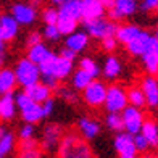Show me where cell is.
I'll list each match as a JSON object with an SVG mask.
<instances>
[{"mask_svg":"<svg viewBox=\"0 0 158 158\" xmlns=\"http://www.w3.org/2000/svg\"><path fill=\"white\" fill-rule=\"evenodd\" d=\"M106 8L102 0H81V21L105 16Z\"/></svg>","mask_w":158,"mask_h":158,"instance_id":"obj_19","label":"cell"},{"mask_svg":"<svg viewBox=\"0 0 158 158\" xmlns=\"http://www.w3.org/2000/svg\"><path fill=\"white\" fill-rule=\"evenodd\" d=\"M156 32H158V21H156Z\"/></svg>","mask_w":158,"mask_h":158,"instance_id":"obj_53","label":"cell"},{"mask_svg":"<svg viewBox=\"0 0 158 158\" xmlns=\"http://www.w3.org/2000/svg\"><path fill=\"white\" fill-rule=\"evenodd\" d=\"M5 66V53H0V69Z\"/></svg>","mask_w":158,"mask_h":158,"instance_id":"obj_50","label":"cell"},{"mask_svg":"<svg viewBox=\"0 0 158 158\" xmlns=\"http://www.w3.org/2000/svg\"><path fill=\"white\" fill-rule=\"evenodd\" d=\"M156 37H158V32H156Z\"/></svg>","mask_w":158,"mask_h":158,"instance_id":"obj_55","label":"cell"},{"mask_svg":"<svg viewBox=\"0 0 158 158\" xmlns=\"http://www.w3.org/2000/svg\"><path fill=\"white\" fill-rule=\"evenodd\" d=\"M15 102H16V108L21 114V119L24 123H31V124H39L42 119H45L44 110H42V103L34 102L32 98L26 92H18L15 95Z\"/></svg>","mask_w":158,"mask_h":158,"instance_id":"obj_3","label":"cell"},{"mask_svg":"<svg viewBox=\"0 0 158 158\" xmlns=\"http://www.w3.org/2000/svg\"><path fill=\"white\" fill-rule=\"evenodd\" d=\"M5 45H6V42L3 40L2 32H0V53H5Z\"/></svg>","mask_w":158,"mask_h":158,"instance_id":"obj_47","label":"cell"},{"mask_svg":"<svg viewBox=\"0 0 158 158\" xmlns=\"http://www.w3.org/2000/svg\"><path fill=\"white\" fill-rule=\"evenodd\" d=\"M113 150L116 153V158H139V150L135 148L132 134L126 131L116 132L113 139Z\"/></svg>","mask_w":158,"mask_h":158,"instance_id":"obj_9","label":"cell"},{"mask_svg":"<svg viewBox=\"0 0 158 158\" xmlns=\"http://www.w3.org/2000/svg\"><path fill=\"white\" fill-rule=\"evenodd\" d=\"M102 3L105 5V8H106V10H108V8H110V6L113 5V0H102Z\"/></svg>","mask_w":158,"mask_h":158,"instance_id":"obj_49","label":"cell"},{"mask_svg":"<svg viewBox=\"0 0 158 158\" xmlns=\"http://www.w3.org/2000/svg\"><path fill=\"white\" fill-rule=\"evenodd\" d=\"M142 31V27L134 24V23H123L116 26V31H114V37L118 39L119 44L126 45L131 39H134L135 35Z\"/></svg>","mask_w":158,"mask_h":158,"instance_id":"obj_25","label":"cell"},{"mask_svg":"<svg viewBox=\"0 0 158 158\" xmlns=\"http://www.w3.org/2000/svg\"><path fill=\"white\" fill-rule=\"evenodd\" d=\"M121 118H123V127L124 131L129 134H137L140 132L142 124L145 121V113L142 111V108H137V106L127 105L126 108L121 111Z\"/></svg>","mask_w":158,"mask_h":158,"instance_id":"obj_10","label":"cell"},{"mask_svg":"<svg viewBox=\"0 0 158 158\" xmlns=\"http://www.w3.org/2000/svg\"><path fill=\"white\" fill-rule=\"evenodd\" d=\"M40 74H53L58 81H64L74 71V61L61 56L60 53L52 52L48 58L39 64Z\"/></svg>","mask_w":158,"mask_h":158,"instance_id":"obj_2","label":"cell"},{"mask_svg":"<svg viewBox=\"0 0 158 158\" xmlns=\"http://www.w3.org/2000/svg\"><path fill=\"white\" fill-rule=\"evenodd\" d=\"M42 110H44L45 118H50V116H52L53 111H55V98H53V97L47 98L45 102L42 103Z\"/></svg>","mask_w":158,"mask_h":158,"instance_id":"obj_44","label":"cell"},{"mask_svg":"<svg viewBox=\"0 0 158 158\" xmlns=\"http://www.w3.org/2000/svg\"><path fill=\"white\" fill-rule=\"evenodd\" d=\"M132 137H134V143H135V148L139 150V153H143V152H147V150L150 148V145H148V142H147V139L143 137V135H142L140 132H137V134H134Z\"/></svg>","mask_w":158,"mask_h":158,"instance_id":"obj_40","label":"cell"},{"mask_svg":"<svg viewBox=\"0 0 158 158\" xmlns=\"http://www.w3.org/2000/svg\"><path fill=\"white\" fill-rule=\"evenodd\" d=\"M18 113L16 102H15V94H3L0 95V121L2 123H10L15 119Z\"/></svg>","mask_w":158,"mask_h":158,"instance_id":"obj_21","label":"cell"},{"mask_svg":"<svg viewBox=\"0 0 158 158\" xmlns=\"http://www.w3.org/2000/svg\"><path fill=\"white\" fill-rule=\"evenodd\" d=\"M64 134V129L60 123H47L42 127L40 132V148L44 150V153H56L61 137Z\"/></svg>","mask_w":158,"mask_h":158,"instance_id":"obj_7","label":"cell"},{"mask_svg":"<svg viewBox=\"0 0 158 158\" xmlns=\"http://www.w3.org/2000/svg\"><path fill=\"white\" fill-rule=\"evenodd\" d=\"M13 71H15V76H16V82L21 87H27L34 82L40 81V69H39V64H35L34 61H31L27 56L24 58H19L15 66H13Z\"/></svg>","mask_w":158,"mask_h":158,"instance_id":"obj_4","label":"cell"},{"mask_svg":"<svg viewBox=\"0 0 158 158\" xmlns=\"http://www.w3.org/2000/svg\"><path fill=\"white\" fill-rule=\"evenodd\" d=\"M19 23L11 16V13L0 15V32L5 42H13L19 34Z\"/></svg>","mask_w":158,"mask_h":158,"instance_id":"obj_18","label":"cell"},{"mask_svg":"<svg viewBox=\"0 0 158 158\" xmlns=\"http://www.w3.org/2000/svg\"><path fill=\"white\" fill-rule=\"evenodd\" d=\"M158 6V0H139V10L143 13H153L156 11Z\"/></svg>","mask_w":158,"mask_h":158,"instance_id":"obj_41","label":"cell"},{"mask_svg":"<svg viewBox=\"0 0 158 158\" xmlns=\"http://www.w3.org/2000/svg\"><path fill=\"white\" fill-rule=\"evenodd\" d=\"M79 68H82L84 71H87V73L94 79H97L100 74H102V68H100L98 63L94 58H90V56H82V58L79 60Z\"/></svg>","mask_w":158,"mask_h":158,"instance_id":"obj_35","label":"cell"},{"mask_svg":"<svg viewBox=\"0 0 158 158\" xmlns=\"http://www.w3.org/2000/svg\"><path fill=\"white\" fill-rule=\"evenodd\" d=\"M42 2H44V0H29V3H32V5L35 6V8H37V6H39Z\"/></svg>","mask_w":158,"mask_h":158,"instance_id":"obj_51","label":"cell"},{"mask_svg":"<svg viewBox=\"0 0 158 158\" xmlns=\"http://www.w3.org/2000/svg\"><path fill=\"white\" fill-rule=\"evenodd\" d=\"M129 105L127 102V90L124 85L113 82L106 87V95L103 102L105 111H113V113H121L126 106Z\"/></svg>","mask_w":158,"mask_h":158,"instance_id":"obj_6","label":"cell"},{"mask_svg":"<svg viewBox=\"0 0 158 158\" xmlns=\"http://www.w3.org/2000/svg\"><path fill=\"white\" fill-rule=\"evenodd\" d=\"M10 13H11V16L15 18L19 26H32L35 21H37L39 18V13H37V8L29 3V2H16V3H13L11 5V8H10Z\"/></svg>","mask_w":158,"mask_h":158,"instance_id":"obj_11","label":"cell"},{"mask_svg":"<svg viewBox=\"0 0 158 158\" xmlns=\"http://www.w3.org/2000/svg\"><path fill=\"white\" fill-rule=\"evenodd\" d=\"M58 13L81 21V0H66L58 6Z\"/></svg>","mask_w":158,"mask_h":158,"instance_id":"obj_31","label":"cell"},{"mask_svg":"<svg viewBox=\"0 0 158 158\" xmlns=\"http://www.w3.org/2000/svg\"><path fill=\"white\" fill-rule=\"evenodd\" d=\"M27 95H29V98H32L34 102H37V103H44L47 98L52 97L53 94V90L48 87V85H45L42 81H37V82H34L31 85H27V87L23 89Z\"/></svg>","mask_w":158,"mask_h":158,"instance_id":"obj_23","label":"cell"},{"mask_svg":"<svg viewBox=\"0 0 158 158\" xmlns=\"http://www.w3.org/2000/svg\"><path fill=\"white\" fill-rule=\"evenodd\" d=\"M60 55L64 56V58H68V60H73V61H76V58H77V53L73 52V50L68 48V47H63V48L60 50Z\"/></svg>","mask_w":158,"mask_h":158,"instance_id":"obj_45","label":"cell"},{"mask_svg":"<svg viewBox=\"0 0 158 158\" xmlns=\"http://www.w3.org/2000/svg\"><path fill=\"white\" fill-rule=\"evenodd\" d=\"M139 10V0H113L108 10V18L113 21H123L134 16Z\"/></svg>","mask_w":158,"mask_h":158,"instance_id":"obj_12","label":"cell"},{"mask_svg":"<svg viewBox=\"0 0 158 158\" xmlns=\"http://www.w3.org/2000/svg\"><path fill=\"white\" fill-rule=\"evenodd\" d=\"M26 47H29V45H34V44H39V42H42V32L39 31H29L26 34Z\"/></svg>","mask_w":158,"mask_h":158,"instance_id":"obj_42","label":"cell"},{"mask_svg":"<svg viewBox=\"0 0 158 158\" xmlns=\"http://www.w3.org/2000/svg\"><path fill=\"white\" fill-rule=\"evenodd\" d=\"M92 79H94V77H92L87 71H84L82 68H77V69H74L73 73H71L69 82H71V87L76 89L77 92H81L85 85L92 81Z\"/></svg>","mask_w":158,"mask_h":158,"instance_id":"obj_29","label":"cell"},{"mask_svg":"<svg viewBox=\"0 0 158 158\" xmlns=\"http://www.w3.org/2000/svg\"><path fill=\"white\" fill-rule=\"evenodd\" d=\"M6 131V127H3V126H0V137H2V134Z\"/></svg>","mask_w":158,"mask_h":158,"instance_id":"obj_52","label":"cell"},{"mask_svg":"<svg viewBox=\"0 0 158 158\" xmlns=\"http://www.w3.org/2000/svg\"><path fill=\"white\" fill-rule=\"evenodd\" d=\"M81 21L76 19V18H71V16H64V15H60L58 13V19H56V27L61 35H68L71 32H74L77 29V26Z\"/></svg>","mask_w":158,"mask_h":158,"instance_id":"obj_30","label":"cell"},{"mask_svg":"<svg viewBox=\"0 0 158 158\" xmlns=\"http://www.w3.org/2000/svg\"><path fill=\"white\" fill-rule=\"evenodd\" d=\"M139 158H158V153H153V152H148L147 150V152H143Z\"/></svg>","mask_w":158,"mask_h":158,"instance_id":"obj_46","label":"cell"},{"mask_svg":"<svg viewBox=\"0 0 158 158\" xmlns=\"http://www.w3.org/2000/svg\"><path fill=\"white\" fill-rule=\"evenodd\" d=\"M106 85L103 81L100 79H92V81L85 85V87L81 90V97L82 102L89 106V108H103V102H105V95H106Z\"/></svg>","mask_w":158,"mask_h":158,"instance_id":"obj_5","label":"cell"},{"mask_svg":"<svg viewBox=\"0 0 158 158\" xmlns=\"http://www.w3.org/2000/svg\"><path fill=\"white\" fill-rule=\"evenodd\" d=\"M42 21H44L45 24H56V19H58V8L53 5L50 6H45L44 10H42Z\"/></svg>","mask_w":158,"mask_h":158,"instance_id":"obj_36","label":"cell"},{"mask_svg":"<svg viewBox=\"0 0 158 158\" xmlns=\"http://www.w3.org/2000/svg\"><path fill=\"white\" fill-rule=\"evenodd\" d=\"M156 11H158V6H156Z\"/></svg>","mask_w":158,"mask_h":158,"instance_id":"obj_54","label":"cell"},{"mask_svg":"<svg viewBox=\"0 0 158 158\" xmlns=\"http://www.w3.org/2000/svg\"><path fill=\"white\" fill-rule=\"evenodd\" d=\"M58 158H95V153L89 145V140H85L77 131H64L61 142L56 148Z\"/></svg>","mask_w":158,"mask_h":158,"instance_id":"obj_1","label":"cell"},{"mask_svg":"<svg viewBox=\"0 0 158 158\" xmlns=\"http://www.w3.org/2000/svg\"><path fill=\"white\" fill-rule=\"evenodd\" d=\"M153 37H155V34L142 29L134 39H131L127 42V44L124 45V48H126V52L131 56H134V58H140V56L145 53V50L150 47Z\"/></svg>","mask_w":158,"mask_h":158,"instance_id":"obj_15","label":"cell"},{"mask_svg":"<svg viewBox=\"0 0 158 158\" xmlns=\"http://www.w3.org/2000/svg\"><path fill=\"white\" fill-rule=\"evenodd\" d=\"M103 123L106 126V129L111 132H119V131H124L123 127V118H121V113H113V111H106L105 118H103Z\"/></svg>","mask_w":158,"mask_h":158,"instance_id":"obj_34","label":"cell"},{"mask_svg":"<svg viewBox=\"0 0 158 158\" xmlns=\"http://www.w3.org/2000/svg\"><path fill=\"white\" fill-rule=\"evenodd\" d=\"M42 155H44V150L40 148V143L35 140V137L19 140L16 158H42Z\"/></svg>","mask_w":158,"mask_h":158,"instance_id":"obj_22","label":"cell"},{"mask_svg":"<svg viewBox=\"0 0 158 158\" xmlns=\"http://www.w3.org/2000/svg\"><path fill=\"white\" fill-rule=\"evenodd\" d=\"M66 0H50V3H52L53 6H60L61 3H64Z\"/></svg>","mask_w":158,"mask_h":158,"instance_id":"obj_48","label":"cell"},{"mask_svg":"<svg viewBox=\"0 0 158 158\" xmlns=\"http://www.w3.org/2000/svg\"><path fill=\"white\" fill-rule=\"evenodd\" d=\"M124 66H123V61H121L116 55H108L103 61V66H102V76L106 79V81H116V79L123 74Z\"/></svg>","mask_w":158,"mask_h":158,"instance_id":"obj_20","label":"cell"},{"mask_svg":"<svg viewBox=\"0 0 158 158\" xmlns=\"http://www.w3.org/2000/svg\"><path fill=\"white\" fill-rule=\"evenodd\" d=\"M76 131L79 135H82L85 140H94L102 132V123L95 116H87L82 114L76 119Z\"/></svg>","mask_w":158,"mask_h":158,"instance_id":"obj_13","label":"cell"},{"mask_svg":"<svg viewBox=\"0 0 158 158\" xmlns=\"http://www.w3.org/2000/svg\"><path fill=\"white\" fill-rule=\"evenodd\" d=\"M140 63H142V68L145 71V74L158 76V37H156V34L150 47L140 56Z\"/></svg>","mask_w":158,"mask_h":158,"instance_id":"obj_16","label":"cell"},{"mask_svg":"<svg viewBox=\"0 0 158 158\" xmlns=\"http://www.w3.org/2000/svg\"><path fill=\"white\" fill-rule=\"evenodd\" d=\"M89 44H90V35L85 32V31L76 29L74 32L64 35V47L71 48V50H73V52H76L77 55L82 53L84 50H87Z\"/></svg>","mask_w":158,"mask_h":158,"instance_id":"obj_17","label":"cell"},{"mask_svg":"<svg viewBox=\"0 0 158 158\" xmlns=\"http://www.w3.org/2000/svg\"><path fill=\"white\" fill-rule=\"evenodd\" d=\"M40 81L44 82L45 85H48L52 90H55V89L60 85V82H61V81H58V79H56L53 74H40Z\"/></svg>","mask_w":158,"mask_h":158,"instance_id":"obj_43","label":"cell"},{"mask_svg":"<svg viewBox=\"0 0 158 158\" xmlns=\"http://www.w3.org/2000/svg\"><path fill=\"white\" fill-rule=\"evenodd\" d=\"M18 137L19 140H26V139H34L35 137V124L31 123H24L18 131Z\"/></svg>","mask_w":158,"mask_h":158,"instance_id":"obj_39","label":"cell"},{"mask_svg":"<svg viewBox=\"0 0 158 158\" xmlns=\"http://www.w3.org/2000/svg\"><path fill=\"white\" fill-rule=\"evenodd\" d=\"M84 31L87 32L90 37L94 39H103L106 35H114L116 31V21H113L110 18H95V19H87V21H81Z\"/></svg>","mask_w":158,"mask_h":158,"instance_id":"obj_8","label":"cell"},{"mask_svg":"<svg viewBox=\"0 0 158 158\" xmlns=\"http://www.w3.org/2000/svg\"><path fill=\"white\" fill-rule=\"evenodd\" d=\"M42 37L50 40V42H60V39L63 37V35L60 34L56 24H45L44 31H42Z\"/></svg>","mask_w":158,"mask_h":158,"instance_id":"obj_37","label":"cell"},{"mask_svg":"<svg viewBox=\"0 0 158 158\" xmlns=\"http://www.w3.org/2000/svg\"><path fill=\"white\" fill-rule=\"evenodd\" d=\"M140 134L147 139L150 148H158V121L153 118H145Z\"/></svg>","mask_w":158,"mask_h":158,"instance_id":"obj_27","label":"cell"},{"mask_svg":"<svg viewBox=\"0 0 158 158\" xmlns=\"http://www.w3.org/2000/svg\"><path fill=\"white\" fill-rule=\"evenodd\" d=\"M139 85L145 95V105L150 110H158V77L153 74H143Z\"/></svg>","mask_w":158,"mask_h":158,"instance_id":"obj_14","label":"cell"},{"mask_svg":"<svg viewBox=\"0 0 158 158\" xmlns=\"http://www.w3.org/2000/svg\"><path fill=\"white\" fill-rule=\"evenodd\" d=\"M126 90H127V102H129V105L137 106V108L147 106L145 105V95H143L140 85L132 84V85H129V87H126Z\"/></svg>","mask_w":158,"mask_h":158,"instance_id":"obj_32","label":"cell"},{"mask_svg":"<svg viewBox=\"0 0 158 158\" xmlns=\"http://www.w3.org/2000/svg\"><path fill=\"white\" fill-rule=\"evenodd\" d=\"M55 94L58 98H61L64 103H68V105H76L79 102V94H77V90L73 89V87H66V85H58L55 90Z\"/></svg>","mask_w":158,"mask_h":158,"instance_id":"obj_33","label":"cell"},{"mask_svg":"<svg viewBox=\"0 0 158 158\" xmlns=\"http://www.w3.org/2000/svg\"><path fill=\"white\" fill-rule=\"evenodd\" d=\"M16 85H18V82H16V76H15L13 68L3 66L0 69V95L15 92Z\"/></svg>","mask_w":158,"mask_h":158,"instance_id":"obj_26","label":"cell"},{"mask_svg":"<svg viewBox=\"0 0 158 158\" xmlns=\"http://www.w3.org/2000/svg\"><path fill=\"white\" fill-rule=\"evenodd\" d=\"M53 50L50 48L47 44L44 42H39V44H34V45H29L26 50V56L29 58L31 61H34L35 64H40L44 63L50 55H52Z\"/></svg>","mask_w":158,"mask_h":158,"instance_id":"obj_24","label":"cell"},{"mask_svg":"<svg viewBox=\"0 0 158 158\" xmlns=\"http://www.w3.org/2000/svg\"><path fill=\"white\" fill-rule=\"evenodd\" d=\"M15 148H16V135L10 129H6L0 137V158L10 156Z\"/></svg>","mask_w":158,"mask_h":158,"instance_id":"obj_28","label":"cell"},{"mask_svg":"<svg viewBox=\"0 0 158 158\" xmlns=\"http://www.w3.org/2000/svg\"><path fill=\"white\" fill-rule=\"evenodd\" d=\"M118 45H119V42L114 35H106V37L100 39V47H102V50L105 53H114Z\"/></svg>","mask_w":158,"mask_h":158,"instance_id":"obj_38","label":"cell"}]
</instances>
